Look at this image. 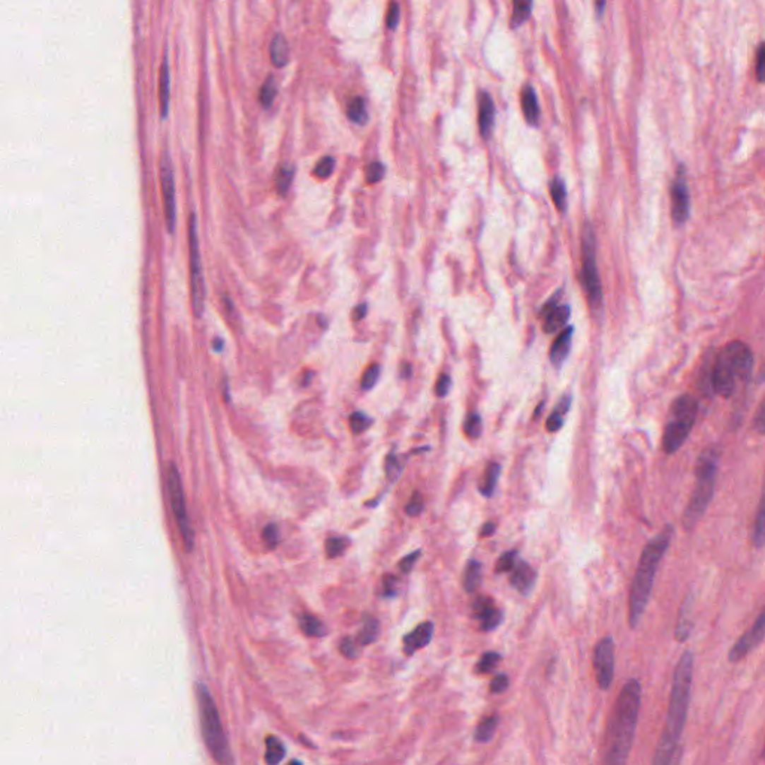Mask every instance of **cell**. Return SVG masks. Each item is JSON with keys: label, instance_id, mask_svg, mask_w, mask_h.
Segmentation results:
<instances>
[{"label": "cell", "instance_id": "obj_27", "mask_svg": "<svg viewBox=\"0 0 765 765\" xmlns=\"http://www.w3.org/2000/svg\"><path fill=\"white\" fill-rule=\"evenodd\" d=\"M498 725H499V716L494 715V716L485 718L482 722L477 725L475 733H474V740L478 742V743L490 742L492 738H494L495 733H497Z\"/></svg>", "mask_w": 765, "mask_h": 765}, {"label": "cell", "instance_id": "obj_11", "mask_svg": "<svg viewBox=\"0 0 765 765\" xmlns=\"http://www.w3.org/2000/svg\"><path fill=\"white\" fill-rule=\"evenodd\" d=\"M593 668L600 689L608 691L615 679V641L612 635L601 639L595 646Z\"/></svg>", "mask_w": 765, "mask_h": 765}, {"label": "cell", "instance_id": "obj_12", "mask_svg": "<svg viewBox=\"0 0 765 765\" xmlns=\"http://www.w3.org/2000/svg\"><path fill=\"white\" fill-rule=\"evenodd\" d=\"M160 184H162V194H163V206H165V220L166 227L170 233L175 232V223H177V201H175V179H174V170L170 155L165 154L160 162Z\"/></svg>", "mask_w": 765, "mask_h": 765}, {"label": "cell", "instance_id": "obj_20", "mask_svg": "<svg viewBox=\"0 0 765 765\" xmlns=\"http://www.w3.org/2000/svg\"><path fill=\"white\" fill-rule=\"evenodd\" d=\"M573 335H574V328L568 326L561 332V335L557 336L556 341L553 343L550 348V360L553 362V365L556 367L561 365L562 362L568 357L569 350H571Z\"/></svg>", "mask_w": 765, "mask_h": 765}, {"label": "cell", "instance_id": "obj_9", "mask_svg": "<svg viewBox=\"0 0 765 765\" xmlns=\"http://www.w3.org/2000/svg\"><path fill=\"white\" fill-rule=\"evenodd\" d=\"M583 259H581V283L585 287L586 296L591 307L598 308L603 304V289L596 266V250H595V235L591 225H586L583 232Z\"/></svg>", "mask_w": 765, "mask_h": 765}, {"label": "cell", "instance_id": "obj_4", "mask_svg": "<svg viewBox=\"0 0 765 765\" xmlns=\"http://www.w3.org/2000/svg\"><path fill=\"white\" fill-rule=\"evenodd\" d=\"M752 368H754V355L750 348L742 341L730 343L718 355L711 372L713 389L720 396H731L738 383L750 377Z\"/></svg>", "mask_w": 765, "mask_h": 765}, {"label": "cell", "instance_id": "obj_39", "mask_svg": "<svg viewBox=\"0 0 765 765\" xmlns=\"http://www.w3.org/2000/svg\"><path fill=\"white\" fill-rule=\"evenodd\" d=\"M482 427H483L482 417H480L477 413H473V414H470L468 417H466L463 429H465L466 437H470L471 439H475V438H478L480 435H482Z\"/></svg>", "mask_w": 765, "mask_h": 765}, {"label": "cell", "instance_id": "obj_38", "mask_svg": "<svg viewBox=\"0 0 765 765\" xmlns=\"http://www.w3.org/2000/svg\"><path fill=\"white\" fill-rule=\"evenodd\" d=\"M502 656L498 652H486L482 658H480L478 664L475 665V671L478 674H489L499 665Z\"/></svg>", "mask_w": 765, "mask_h": 765}, {"label": "cell", "instance_id": "obj_48", "mask_svg": "<svg viewBox=\"0 0 765 765\" xmlns=\"http://www.w3.org/2000/svg\"><path fill=\"white\" fill-rule=\"evenodd\" d=\"M423 507H425V502H423V497L419 494V492H416L410 499V502L407 504L405 507V511L410 514V516H419L422 511H423Z\"/></svg>", "mask_w": 765, "mask_h": 765}, {"label": "cell", "instance_id": "obj_31", "mask_svg": "<svg viewBox=\"0 0 765 765\" xmlns=\"http://www.w3.org/2000/svg\"><path fill=\"white\" fill-rule=\"evenodd\" d=\"M284 754H286V750H284V746L283 743L278 740L277 737L271 735L266 738V755H265V761L271 765H277L283 761L284 758Z\"/></svg>", "mask_w": 765, "mask_h": 765}, {"label": "cell", "instance_id": "obj_54", "mask_svg": "<svg viewBox=\"0 0 765 765\" xmlns=\"http://www.w3.org/2000/svg\"><path fill=\"white\" fill-rule=\"evenodd\" d=\"M384 595L386 596L396 595V579L395 577H389V579L384 580Z\"/></svg>", "mask_w": 765, "mask_h": 765}, {"label": "cell", "instance_id": "obj_26", "mask_svg": "<svg viewBox=\"0 0 765 765\" xmlns=\"http://www.w3.org/2000/svg\"><path fill=\"white\" fill-rule=\"evenodd\" d=\"M482 583V562L471 559L466 564L463 574V589L468 593H474Z\"/></svg>", "mask_w": 765, "mask_h": 765}, {"label": "cell", "instance_id": "obj_1", "mask_svg": "<svg viewBox=\"0 0 765 765\" xmlns=\"http://www.w3.org/2000/svg\"><path fill=\"white\" fill-rule=\"evenodd\" d=\"M694 677V653L686 651L674 670L671 698L664 731L660 734L653 765H670L680 761V738L683 735L686 718L691 704Z\"/></svg>", "mask_w": 765, "mask_h": 765}, {"label": "cell", "instance_id": "obj_43", "mask_svg": "<svg viewBox=\"0 0 765 765\" xmlns=\"http://www.w3.org/2000/svg\"><path fill=\"white\" fill-rule=\"evenodd\" d=\"M333 170H335V159H333V158H329V155H326V158H323V159L317 163V166L314 167V175H316L317 178L325 179V178H328V177L332 175Z\"/></svg>", "mask_w": 765, "mask_h": 765}, {"label": "cell", "instance_id": "obj_35", "mask_svg": "<svg viewBox=\"0 0 765 765\" xmlns=\"http://www.w3.org/2000/svg\"><path fill=\"white\" fill-rule=\"evenodd\" d=\"M550 194L552 199L556 205V208L559 211H565L567 208V190L564 181L559 177H555L550 183Z\"/></svg>", "mask_w": 765, "mask_h": 765}, {"label": "cell", "instance_id": "obj_16", "mask_svg": "<svg viewBox=\"0 0 765 765\" xmlns=\"http://www.w3.org/2000/svg\"><path fill=\"white\" fill-rule=\"evenodd\" d=\"M537 581V573L535 569L530 567L526 561L517 557L514 567L510 571V583L511 586L523 596H528L533 592Z\"/></svg>", "mask_w": 765, "mask_h": 765}, {"label": "cell", "instance_id": "obj_15", "mask_svg": "<svg viewBox=\"0 0 765 765\" xmlns=\"http://www.w3.org/2000/svg\"><path fill=\"white\" fill-rule=\"evenodd\" d=\"M473 615L480 622V629L490 632L497 629L504 620V613L489 596H478L473 603Z\"/></svg>", "mask_w": 765, "mask_h": 765}, {"label": "cell", "instance_id": "obj_33", "mask_svg": "<svg viewBox=\"0 0 765 765\" xmlns=\"http://www.w3.org/2000/svg\"><path fill=\"white\" fill-rule=\"evenodd\" d=\"M275 96H277V84H275L274 76L269 75L265 80L263 85L261 87V92H259V102H261V105L265 109H268L272 107V103H274Z\"/></svg>", "mask_w": 765, "mask_h": 765}, {"label": "cell", "instance_id": "obj_37", "mask_svg": "<svg viewBox=\"0 0 765 765\" xmlns=\"http://www.w3.org/2000/svg\"><path fill=\"white\" fill-rule=\"evenodd\" d=\"M765 513H764V502L761 501L759 504V509H758V514H757V518H755V523H754V534H752V542H754V546L757 549H762L764 547V541H765V534H764V528H765Z\"/></svg>", "mask_w": 765, "mask_h": 765}, {"label": "cell", "instance_id": "obj_36", "mask_svg": "<svg viewBox=\"0 0 765 765\" xmlns=\"http://www.w3.org/2000/svg\"><path fill=\"white\" fill-rule=\"evenodd\" d=\"M295 177V167L290 165H283L277 175V191L281 196H286V193L290 189V184Z\"/></svg>", "mask_w": 765, "mask_h": 765}, {"label": "cell", "instance_id": "obj_21", "mask_svg": "<svg viewBox=\"0 0 765 765\" xmlns=\"http://www.w3.org/2000/svg\"><path fill=\"white\" fill-rule=\"evenodd\" d=\"M170 102H171V73H170V63H167V59H165L160 66V75H159V105H160L162 119H166L167 112H170Z\"/></svg>", "mask_w": 765, "mask_h": 765}, {"label": "cell", "instance_id": "obj_40", "mask_svg": "<svg viewBox=\"0 0 765 765\" xmlns=\"http://www.w3.org/2000/svg\"><path fill=\"white\" fill-rule=\"evenodd\" d=\"M518 557V553L517 550H510L507 553H504L499 556V559L497 562V567H495V573L497 574H502V573H510L511 568L514 567L516 561Z\"/></svg>", "mask_w": 765, "mask_h": 765}, {"label": "cell", "instance_id": "obj_2", "mask_svg": "<svg viewBox=\"0 0 765 765\" xmlns=\"http://www.w3.org/2000/svg\"><path fill=\"white\" fill-rule=\"evenodd\" d=\"M640 706L641 684L639 680L631 679L622 688L608 722L604 764L622 765L628 761L637 730Z\"/></svg>", "mask_w": 765, "mask_h": 765}, {"label": "cell", "instance_id": "obj_8", "mask_svg": "<svg viewBox=\"0 0 765 765\" xmlns=\"http://www.w3.org/2000/svg\"><path fill=\"white\" fill-rule=\"evenodd\" d=\"M189 263H190V289L193 313L198 319L203 316L205 311V278L201 259V247L198 237V222L194 214L190 215L189 222Z\"/></svg>", "mask_w": 765, "mask_h": 765}, {"label": "cell", "instance_id": "obj_24", "mask_svg": "<svg viewBox=\"0 0 765 765\" xmlns=\"http://www.w3.org/2000/svg\"><path fill=\"white\" fill-rule=\"evenodd\" d=\"M691 603H692V600L689 596V598L684 601V604L680 608V616H679V622H677V627H676V634H674V635H676V640L680 641V643H684L686 640L691 637V631L694 628L692 619H691V607H689Z\"/></svg>", "mask_w": 765, "mask_h": 765}, {"label": "cell", "instance_id": "obj_17", "mask_svg": "<svg viewBox=\"0 0 765 765\" xmlns=\"http://www.w3.org/2000/svg\"><path fill=\"white\" fill-rule=\"evenodd\" d=\"M571 314V309L568 305L564 304H555V301H550L542 308V328L546 333H553L556 331L562 329Z\"/></svg>", "mask_w": 765, "mask_h": 765}, {"label": "cell", "instance_id": "obj_47", "mask_svg": "<svg viewBox=\"0 0 765 765\" xmlns=\"http://www.w3.org/2000/svg\"><path fill=\"white\" fill-rule=\"evenodd\" d=\"M384 177V166L380 162H374L367 167V181L369 184L379 183Z\"/></svg>", "mask_w": 765, "mask_h": 765}, {"label": "cell", "instance_id": "obj_57", "mask_svg": "<svg viewBox=\"0 0 765 765\" xmlns=\"http://www.w3.org/2000/svg\"><path fill=\"white\" fill-rule=\"evenodd\" d=\"M605 4H607V0H595V8H596V14H598L600 17H601V16L604 14Z\"/></svg>", "mask_w": 765, "mask_h": 765}, {"label": "cell", "instance_id": "obj_51", "mask_svg": "<svg viewBox=\"0 0 765 765\" xmlns=\"http://www.w3.org/2000/svg\"><path fill=\"white\" fill-rule=\"evenodd\" d=\"M450 384H451V380L447 374H441L439 379L437 381V386H435V391H437V395L439 398H443L449 393L450 391Z\"/></svg>", "mask_w": 765, "mask_h": 765}, {"label": "cell", "instance_id": "obj_52", "mask_svg": "<svg viewBox=\"0 0 765 765\" xmlns=\"http://www.w3.org/2000/svg\"><path fill=\"white\" fill-rule=\"evenodd\" d=\"M340 649H341L343 655L347 656V658H350V659L356 658V655H357L356 646H355V643H353L352 639H344V640L341 641V647H340Z\"/></svg>", "mask_w": 765, "mask_h": 765}, {"label": "cell", "instance_id": "obj_42", "mask_svg": "<svg viewBox=\"0 0 765 765\" xmlns=\"http://www.w3.org/2000/svg\"><path fill=\"white\" fill-rule=\"evenodd\" d=\"M369 425H371V419L367 416L365 413L356 411V413L352 414V416H350V427H352V431L355 434H362L364 431H367L369 427Z\"/></svg>", "mask_w": 765, "mask_h": 765}, {"label": "cell", "instance_id": "obj_53", "mask_svg": "<svg viewBox=\"0 0 765 765\" xmlns=\"http://www.w3.org/2000/svg\"><path fill=\"white\" fill-rule=\"evenodd\" d=\"M764 63H765V48L764 45H761L757 53V76L759 83L764 80Z\"/></svg>", "mask_w": 765, "mask_h": 765}, {"label": "cell", "instance_id": "obj_7", "mask_svg": "<svg viewBox=\"0 0 765 765\" xmlns=\"http://www.w3.org/2000/svg\"><path fill=\"white\" fill-rule=\"evenodd\" d=\"M696 413L698 404L692 396L683 395L674 401L670 411V420L663 437V449L667 455L676 453L688 439L696 419Z\"/></svg>", "mask_w": 765, "mask_h": 765}, {"label": "cell", "instance_id": "obj_14", "mask_svg": "<svg viewBox=\"0 0 765 765\" xmlns=\"http://www.w3.org/2000/svg\"><path fill=\"white\" fill-rule=\"evenodd\" d=\"M691 199L683 170L679 171L671 187V215L676 225H683L689 217Z\"/></svg>", "mask_w": 765, "mask_h": 765}, {"label": "cell", "instance_id": "obj_30", "mask_svg": "<svg viewBox=\"0 0 765 765\" xmlns=\"http://www.w3.org/2000/svg\"><path fill=\"white\" fill-rule=\"evenodd\" d=\"M379 632H380V622L375 617L367 616L365 622H364V627H362V629L359 631L357 639H359L360 644L367 646V644H371V643H374L375 640H377Z\"/></svg>", "mask_w": 765, "mask_h": 765}, {"label": "cell", "instance_id": "obj_49", "mask_svg": "<svg viewBox=\"0 0 765 765\" xmlns=\"http://www.w3.org/2000/svg\"><path fill=\"white\" fill-rule=\"evenodd\" d=\"M399 18H401V8L396 2H392L391 5H389V9H387V16H386V25L389 29H395L398 23H399Z\"/></svg>", "mask_w": 765, "mask_h": 765}, {"label": "cell", "instance_id": "obj_13", "mask_svg": "<svg viewBox=\"0 0 765 765\" xmlns=\"http://www.w3.org/2000/svg\"><path fill=\"white\" fill-rule=\"evenodd\" d=\"M764 620H765V615L762 612L758 616L754 627H752L747 632H745L742 637L737 640V643L733 646V649L728 653V659L731 660V663H738V660L745 659L752 651L757 649V647L762 643L764 635H765Z\"/></svg>", "mask_w": 765, "mask_h": 765}, {"label": "cell", "instance_id": "obj_50", "mask_svg": "<svg viewBox=\"0 0 765 765\" xmlns=\"http://www.w3.org/2000/svg\"><path fill=\"white\" fill-rule=\"evenodd\" d=\"M419 557H420V550H416L414 553L405 556L404 559H402V561L399 562L401 571H402V573H405V574L410 573L411 569H413V567H414V564H416V561L419 559Z\"/></svg>", "mask_w": 765, "mask_h": 765}, {"label": "cell", "instance_id": "obj_19", "mask_svg": "<svg viewBox=\"0 0 765 765\" xmlns=\"http://www.w3.org/2000/svg\"><path fill=\"white\" fill-rule=\"evenodd\" d=\"M495 123V103L489 93L482 92L478 96V126L482 136L487 139Z\"/></svg>", "mask_w": 765, "mask_h": 765}, {"label": "cell", "instance_id": "obj_23", "mask_svg": "<svg viewBox=\"0 0 765 765\" xmlns=\"http://www.w3.org/2000/svg\"><path fill=\"white\" fill-rule=\"evenodd\" d=\"M521 103H522V111H523L525 120L530 126H537L538 120H540V107H538V100H537L534 88L530 85L523 87Z\"/></svg>", "mask_w": 765, "mask_h": 765}, {"label": "cell", "instance_id": "obj_18", "mask_svg": "<svg viewBox=\"0 0 765 765\" xmlns=\"http://www.w3.org/2000/svg\"><path fill=\"white\" fill-rule=\"evenodd\" d=\"M432 635H434L432 622H423V624L414 628L404 637V652L407 655L416 653L419 649H423L425 646L429 644V641L432 640Z\"/></svg>", "mask_w": 765, "mask_h": 765}, {"label": "cell", "instance_id": "obj_3", "mask_svg": "<svg viewBox=\"0 0 765 765\" xmlns=\"http://www.w3.org/2000/svg\"><path fill=\"white\" fill-rule=\"evenodd\" d=\"M672 538L674 526L665 525V528L647 542L643 549L639 567L635 569L629 595V625L632 629L637 628L646 612V607L649 604L658 567L665 556Z\"/></svg>", "mask_w": 765, "mask_h": 765}, {"label": "cell", "instance_id": "obj_55", "mask_svg": "<svg viewBox=\"0 0 765 765\" xmlns=\"http://www.w3.org/2000/svg\"><path fill=\"white\" fill-rule=\"evenodd\" d=\"M497 530V525L494 522H486L482 528V530H480V537H490L494 535Z\"/></svg>", "mask_w": 765, "mask_h": 765}, {"label": "cell", "instance_id": "obj_29", "mask_svg": "<svg viewBox=\"0 0 765 765\" xmlns=\"http://www.w3.org/2000/svg\"><path fill=\"white\" fill-rule=\"evenodd\" d=\"M347 117L356 124H365L368 120L367 103L362 97H353L347 105Z\"/></svg>", "mask_w": 765, "mask_h": 765}, {"label": "cell", "instance_id": "obj_46", "mask_svg": "<svg viewBox=\"0 0 765 765\" xmlns=\"http://www.w3.org/2000/svg\"><path fill=\"white\" fill-rule=\"evenodd\" d=\"M509 686H510L509 676H507V674L501 672V674H498V676L494 677V680L490 682V688L489 689H490L492 694H502V692H505L509 689Z\"/></svg>", "mask_w": 765, "mask_h": 765}, {"label": "cell", "instance_id": "obj_10", "mask_svg": "<svg viewBox=\"0 0 765 765\" xmlns=\"http://www.w3.org/2000/svg\"><path fill=\"white\" fill-rule=\"evenodd\" d=\"M166 482H167V494H170V498H171L172 511H174V516H175V521L178 523L179 533L184 538V544H186L187 550L191 552L193 550V544H194V533H193V528H191V523L189 521V514H187V509H186L183 483H181L179 473H178L177 466L174 463H171L170 466H167V480H166Z\"/></svg>", "mask_w": 765, "mask_h": 765}, {"label": "cell", "instance_id": "obj_6", "mask_svg": "<svg viewBox=\"0 0 765 765\" xmlns=\"http://www.w3.org/2000/svg\"><path fill=\"white\" fill-rule=\"evenodd\" d=\"M198 701H199V715L202 725V735L206 747L213 755L214 761L218 764H232L233 758L230 754V747L227 738L225 735L222 722L214 699L203 683L198 684Z\"/></svg>", "mask_w": 765, "mask_h": 765}, {"label": "cell", "instance_id": "obj_34", "mask_svg": "<svg viewBox=\"0 0 765 765\" xmlns=\"http://www.w3.org/2000/svg\"><path fill=\"white\" fill-rule=\"evenodd\" d=\"M530 9H533V0H513V28H517L529 18Z\"/></svg>", "mask_w": 765, "mask_h": 765}, {"label": "cell", "instance_id": "obj_45", "mask_svg": "<svg viewBox=\"0 0 765 765\" xmlns=\"http://www.w3.org/2000/svg\"><path fill=\"white\" fill-rule=\"evenodd\" d=\"M262 537H263V541H265V544L268 547H271V549L277 547V544L280 542V530H278L277 525H274V523L266 525V528L263 529Z\"/></svg>", "mask_w": 765, "mask_h": 765}, {"label": "cell", "instance_id": "obj_56", "mask_svg": "<svg viewBox=\"0 0 765 765\" xmlns=\"http://www.w3.org/2000/svg\"><path fill=\"white\" fill-rule=\"evenodd\" d=\"M367 309H368V308H367V304H360V305H357V307L355 308V311H353V317H355V320H362V319H364V317L367 316Z\"/></svg>", "mask_w": 765, "mask_h": 765}, {"label": "cell", "instance_id": "obj_32", "mask_svg": "<svg viewBox=\"0 0 765 765\" xmlns=\"http://www.w3.org/2000/svg\"><path fill=\"white\" fill-rule=\"evenodd\" d=\"M301 629L309 635V637H323L326 634V627L323 625V622L314 616L305 615L301 617Z\"/></svg>", "mask_w": 765, "mask_h": 765}, {"label": "cell", "instance_id": "obj_5", "mask_svg": "<svg viewBox=\"0 0 765 765\" xmlns=\"http://www.w3.org/2000/svg\"><path fill=\"white\" fill-rule=\"evenodd\" d=\"M719 470V453L715 449L704 450L698 458L695 475L696 485L691 495V499L686 505L682 523L686 530L694 529L698 522L706 514L708 505L715 495L716 477Z\"/></svg>", "mask_w": 765, "mask_h": 765}, {"label": "cell", "instance_id": "obj_44", "mask_svg": "<svg viewBox=\"0 0 765 765\" xmlns=\"http://www.w3.org/2000/svg\"><path fill=\"white\" fill-rule=\"evenodd\" d=\"M379 375H380V367L379 365L369 367L364 372V377H362V381H360L362 389H365V391H369V389H372L375 386V383H377V380H379Z\"/></svg>", "mask_w": 765, "mask_h": 765}, {"label": "cell", "instance_id": "obj_25", "mask_svg": "<svg viewBox=\"0 0 765 765\" xmlns=\"http://www.w3.org/2000/svg\"><path fill=\"white\" fill-rule=\"evenodd\" d=\"M499 475H501V465L497 463V462L489 463L487 468H486V473H485V477H483V482L478 485V492L485 498L494 497Z\"/></svg>", "mask_w": 765, "mask_h": 765}, {"label": "cell", "instance_id": "obj_41", "mask_svg": "<svg viewBox=\"0 0 765 765\" xmlns=\"http://www.w3.org/2000/svg\"><path fill=\"white\" fill-rule=\"evenodd\" d=\"M348 546V540L345 537H331L326 541V553L329 557H336L344 553Z\"/></svg>", "mask_w": 765, "mask_h": 765}, {"label": "cell", "instance_id": "obj_28", "mask_svg": "<svg viewBox=\"0 0 765 765\" xmlns=\"http://www.w3.org/2000/svg\"><path fill=\"white\" fill-rule=\"evenodd\" d=\"M569 405H571V399H569V396L561 399L559 404H557V407L553 410V413L550 414V417L547 419V431L549 432H557L561 429L562 425H564L565 414L569 410Z\"/></svg>", "mask_w": 765, "mask_h": 765}, {"label": "cell", "instance_id": "obj_22", "mask_svg": "<svg viewBox=\"0 0 765 765\" xmlns=\"http://www.w3.org/2000/svg\"><path fill=\"white\" fill-rule=\"evenodd\" d=\"M271 63L275 68H284L290 61V48L287 39L283 35H275L269 44Z\"/></svg>", "mask_w": 765, "mask_h": 765}, {"label": "cell", "instance_id": "obj_58", "mask_svg": "<svg viewBox=\"0 0 765 765\" xmlns=\"http://www.w3.org/2000/svg\"><path fill=\"white\" fill-rule=\"evenodd\" d=\"M223 345H225V344H223V340H220V338H215V340H214V343H213V350H214V352H222V350H223Z\"/></svg>", "mask_w": 765, "mask_h": 765}]
</instances>
